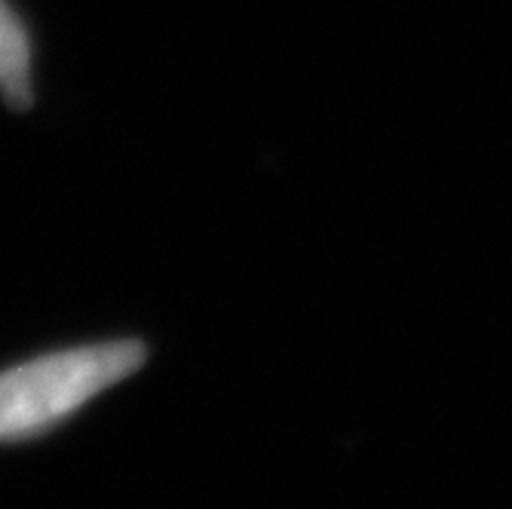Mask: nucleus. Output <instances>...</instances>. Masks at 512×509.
Returning <instances> with one entry per match:
<instances>
[{"instance_id": "nucleus-1", "label": "nucleus", "mask_w": 512, "mask_h": 509, "mask_svg": "<svg viewBox=\"0 0 512 509\" xmlns=\"http://www.w3.org/2000/svg\"><path fill=\"white\" fill-rule=\"evenodd\" d=\"M142 341H108L28 359L0 372V442L28 439L62 424L102 390L142 368Z\"/></svg>"}, {"instance_id": "nucleus-2", "label": "nucleus", "mask_w": 512, "mask_h": 509, "mask_svg": "<svg viewBox=\"0 0 512 509\" xmlns=\"http://www.w3.org/2000/svg\"><path fill=\"white\" fill-rule=\"evenodd\" d=\"M0 99L13 111L34 105V37L13 0H0Z\"/></svg>"}]
</instances>
